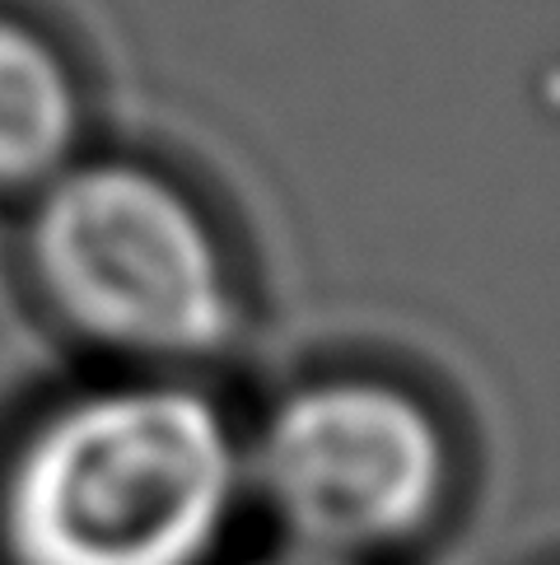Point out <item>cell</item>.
<instances>
[{
  "label": "cell",
  "mask_w": 560,
  "mask_h": 565,
  "mask_svg": "<svg viewBox=\"0 0 560 565\" xmlns=\"http://www.w3.org/2000/svg\"><path fill=\"white\" fill-rule=\"evenodd\" d=\"M244 462L299 552L351 565L420 537L453 487L439 416L402 383L369 374L294 388Z\"/></svg>",
  "instance_id": "obj_3"
},
{
  "label": "cell",
  "mask_w": 560,
  "mask_h": 565,
  "mask_svg": "<svg viewBox=\"0 0 560 565\" xmlns=\"http://www.w3.org/2000/svg\"><path fill=\"white\" fill-rule=\"evenodd\" d=\"M33 276L79 337L187 360L234 332V280L206 211L173 178L94 159L43 183L29 225Z\"/></svg>",
  "instance_id": "obj_2"
},
{
  "label": "cell",
  "mask_w": 560,
  "mask_h": 565,
  "mask_svg": "<svg viewBox=\"0 0 560 565\" xmlns=\"http://www.w3.org/2000/svg\"><path fill=\"white\" fill-rule=\"evenodd\" d=\"M79 89L37 29L0 14V188H43L75 164Z\"/></svg>",
  "instance_id": "obj_4"
},
{
  "label": "cell",
  "mask_w": 560,
  "mask_h": 565,
  "mask_svg": "<svg viewBox=\"0 0 560 565\" xmlns=\"http://www.w3.org/2000/svg\"><path fill=\"white\" fill-rule=\"evenodd\" d=\"M248 481L211 397L127 379L56 402L0 468L6 565H211Z\"/></svg>",
  "instance_id": "obj_1"
},
{
  "label": "cell",
  "mask_w": 560,
  "mask_h": 565,
  "mask_svg": "<svg viewBox=\"0 0 560 565\" xmlns=\"http://www.w3.org/2000/svg\"><path fill=\"white\" fill-rule=\"evenodd\" d=\"M262 565H351V561H332V556H317V552H286V556H271Z\"/></svg>",
  "instance_id": "obj_5"
}]
</instances>
